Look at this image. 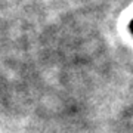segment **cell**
Here are the masks:
<instances>
[{
	"mask_svg": "<svg viewBox=\"0 0 133 133\" xmlns=\"http://www.w3.org/2000/svg\"><path fill=\"white\" fill-rule=\"evenodd\" d=\"M129 28H130V31H132V33H133V21H132V22H130V24H129Z\"/></svg>",
	"mask_w": 133,
	"mask_h": 133,
	"instance_id": "6da1fadb",
	"label": "cell"
}]
</instances>
